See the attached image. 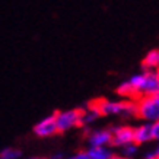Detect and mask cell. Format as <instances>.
<instances>
[{
	"instance_id": "obj_1",
	"label": "cell",
	"mask_w": 159,
	"mask_h": 159,
	"mask_svg": "<svg viewBox=\"0 0 159 159\" xmlns=\"http://www.w3.org/2000/svg\"><path fill=\"white\" fill-rule=\"evenodd\" d=\"M99 116H121V117H137V104L136 101H110V99H97L91 102Z\"/></svg>"
},
{
	"instance_id": "obj_2",
	"label": "cell",
	"mask_w": 159,
	"mask_h": 159,
	"mask_svg": "<svg viewBox=\"0 0 159 159\" xmlns=\"http://www.w3.org/2000/svg\"><path fill=\"white\" fill-rule=\"evenodd\" d=\"M129 83L134 89L137 97H149V95H156L159 92V77L155 72H146L133 75L129 79Z\"/></svg>"
},
{
	"instance_id": "obj_3",
	"label": "cell",
	"mask_w": 159,
	"mask_h": 159,
	"mask_svg": "<svg viewBox=\"0 0 159 159\" xmlns=\"http://www.w3.org/2000/svg\"><path fill=\"white\" fill-rule=\"evenodd\" d=\"M137 117L145 121L156 123L159 121V97L149 95V97H140L137 101Z\"/></svg>"
},
{
	"instance_id": "obj_4",
	"label": "cell",
	"mask_w": 159,
	"mask_h": 159,
	"mask_svg": "<svg viewBox=\"0 0 159 159\" xmlns=\"http://www.w3.org/2000/svg\"><path fill=\"white\" fill-rule=\"evenodd\" d=\"M80 114H82V110H79V108L57 111L54 117H56L58 133H64V131L72 130L75 127H80Z\"/></svg>"
},
{
	"instance_id": "obj_5",
	"label": "cell",
	"mask_w": 159,
	"mask_h": 159,
	"mask_svg": "<svg viewBox=\"0 0 159 159\" xmlns=\"http://www.w3.org/2000/svg\"><path fill=\"white\" fill-rule=\"evenodd\" d=\"M112 140H111V146L114 148H124V146L134 143V127L130 125H116L110 129Z\"/></svg>"
},
{
	"instance_id": "obj_6",
	"label": "cell",
	"mask_w": 159,
	"mask_h": 159,
	"mask_svg": "<svg viewBox=\"0 0 159 159\" xmlns=\"http://www.w3.org/2000/svg\"><path fill=\"white\" fill-rule=\"evenodd\" d=\"M112 134L110 129H99L93 130L88 134V145L89 148H110Z\"/></svg>"
},
{
	"instance_id": "obj_7",
	"label": "cell",
	"mask_w": 159,
	"mask_h": 159,
	"mask_svg": "<svg viewBox=\"0 0 159 159\" xmlns=\"http://www.w3.org/2000/svg\"><path fill=\"white\" fill-rule=\"evenodd\" d=\"M34 133L38 137H50V136H54L57 131V124H56V117L48 116L43 118L41 121H38L37 124L34 125Z\"/></svg>"
},
{
	"instance_id": "obj_8",
	"label": "cell",
	"mask_w": 159,
	"mask_h": 159,
	"mask_svg": "<svg viewBox=\"0 0 159 159\" xmlns=\"http://www.w3.org/2000/svg\"><path fill=\"white\" fill-rule=\"evenodd\" d=\"M152 139V129H150V123H145L134 127V143L137 146L149 143Z\"/></svg>"
},
{
	"instance_id": "obj_9",
	"label": "cell",
	"mask_w": 159,
	"mask_h": 159,
	"mask_svg": "<svg viewBox=\"0 0 159 159\" xmlns=\"http://www.w3.org/2000/svg\"><path fill=\"white\" fill-rule=\"evenodd\" d=\"M142 67L146 72H155L159 67V50H152L146 54L142 61Z\"/></svg>"
},
{
	"instance_id": "obj_10",
	"label": "cell",
	"mask_w": 159,
	"mask_h": 159,
	"mask_svg": "<svg viewBox=\"0 0 159 159\" xmlns=\"http://www.w3.org/2000/svg\"><path fill=\"white\" fill-rule=\"evenodd\" d=\"M86 152L89 159H111L114 156L111 148H88Z\"/></svg>"
},
{
	"instance_id": "obj_11",
	"label": "cell",
	"mask_w": 159,
	"mask_h": 159,
	"mask_svg": "<svg viewBox=\"0 0 159 159\" xmlns=\"http://www.w3.org/2000/svg\"><path fill=\"white\" fill-rule=\"evenodd\" d=\"M99 114H98V111L93 108L92 105H89L88 108L82 110V114H80V125H89L92 124L93 121H97L99 118Z\"/></svg>"
},
{
	"instance_id": "obj_12",
	"label": "cell",
	"mask_w": 159,
	"mask_h": 159,
	"mask_svg": "<svg viewBox=\"0 0 159 159\" xmlns=\"http://www.w3.org/2000/svg\"><path fill=\"white\" fill-rule=\"evenodd\" d=\"M117 93L123 98H127V101H133L137 95H136L134 89L131 88V85L129 83V80H125V82L120 83V86L117 88Z\"/></svg>"
},
{
	"instance_id": "obj_13",
	"label": "cell",
	"mask_w": 159,
	"mask_h": 159,
	"mask_svg": "<svg viewBox=\"0 0 159 159\" xmlns=\"http://www.w3.org/2000/svg\"><path fill=\"white\" fill-rule=\"evenodd\" d=\"M22 152L16 148H6L0 152V159H20Z\"/></svg>"
},
{
	"instance_id": "obj_14",
	"label": "cell",
	"mask_w": 159,
	"mask_h": 159,
	"mask_svg": "<svg viewBox=\"0 0 159 159\" xmlns=\"http://www.w3.org/2000/svg\"><path fill=\"white\" fill-rule=\"evenodd\" d=\"M137 150H139V146L136 143H130V145L121 148V156L125 159H133L137 155Z\"/></svg>"
},
{
	"instance_id": "obj_15",
	"label": "cell",
	"mask_w": 159,
	"mask_h": 159,
	"mask_svg": "<svg viewBox=\"0 0 159 159\" xmlns=\"http://www.w3.org/2000/svg\"><path fill=\"white\" fill-rule=\"evenodd\" d=\"M150 129H152V139L159 142V121L152 123V124H150Z\"/></svg>"
},
{
	"instance_id": "obj_16",
	"label": "cell",
	"mask_w": 159,
	"mask_h": 159,
	"mask_svg": "<svg viewBox=\"0 0 159 159\" xmlns=\"http://www.w3.org/2000/svg\"><path fill=\"white\" fill-rule=\"evenodd\" d=\"M64 159H89V156H88L86 150H80V152H76L72 156H67V158H64Z\"/></svg>"
},
{
	"instance_id": "obj_17",
	"label": "cell",
	"mask_w": 159,
	"mask_h": 159,
	"mask_svg": "<svg viewBox=\"0 0 159 159\" xmlns=\"http://www.w3.org/2000/svg\"><path fill=\"white\" fill-rule=\"evenodd\" d=\"M66 156H64V153H61V152H57V153H53L51 156H50L48 159H64Z\"/></svg>"
},
{
	"instance_id": "obj_18",
	"label": "cell",
	"mask_w": 159,
	"mask_h": 159,
	"mask_svg": "<svg viewBox=\"0 0 159 159\" xmlns=\"http://www.w3.org/2000/svg\"><path fill=\"white\" fill-rule=\"evenodd\" d=\"M111 159H125V158H123V156H117V155H114Z\"/></svg>"
},
{
	"instance_id": "obj_19",
	"label": "cell",
	"mask_w": 159,
	"mask_h": 159,
	"mask_svg": "<svg viewBox=\"0 0 159 159\" xmlns=\"http://www.w3.org/2000/svg\"><path fill=\"white\" fill-rule=\"evenodd\" d=\"M28 159H44V158H41V156H32V158H28Z\"/></svg>"
},
{
	"instance_id": "obj_20",
	"label": "cell",
	"mask_w": 159,
	"mask_h": 159,
	"mask_svg": "<svg viewBox=\"0 0 159 159\" xmlns=\"http://www.w3.org/2000/svg\"><path fill=\"white\" fill-rule=\"evenodd\" d=\"M155 73H156V76H158V77H159V67H158V69H156V70H155Z\"/></svg>"
},
{
	"instance_id": "obj_21",
	"label": "cell",
	"mask_w": 159,
	"mask_h": 159,
	"mask_svg": "<svg viewBox=\"0 0 159 159\" xmlns=\"http://www.w3.org/2000/svg\"><path fill=\"white\" fill-rule=\"evenodd\" d=\"M156 95H158V97H159V92H158V93H156Z\"/></svg>"
}]
</instances>
